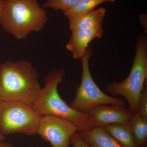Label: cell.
<instances>
[{"instance_id": "obj_1", "label": "cell", "mask_w": 147, "mask_h": 147, "mask_svg": "<svg viewBox=\"0 0 147 147\" xmlns=\"http://www.w3.org/2000/svg\"><path fill=\"white\" fill-rule=\"evenodd\" d=\"M36 69L28 61L0 64V100L32 106L41 90Z\"/></svg>"}, {"instance_id": "obj_2", "label": "cell", "mask_w": 147, "mask_h": 147, "mask_svg": "<svg viewBox=\"0 0 147 147\" xmlns=\"http://www.w3.org/2000/svg\"><path fill=\"white\" fill-rule=\"evenodd\" d=\"M65 71L59 69L51 71L45 79V86L41 88L32 107L41 116H56L71 122L78 131L96 127L89 113H80L67 105L58 93L59 84L63 82Z\"/></svg>"}, {"instance_id": "obj_3", "label": "cell", "mask_w": 147, "mask_h": 147, "mask_svg": "<svg viewBox=\"0 0 147 147\" xmlns=\"http://www.w3.org/2000/svg\"><path fill=\"white\" fill-rule=\"evenodd\" d=\"M47 21V12L38 0H4L1 26L16 39L41 30Z\"/></svg>"}, {"instance_id": "obj_4", "label": "cell", "mask_w": 147, "mask_h": 147, "mask_svg": "<svg viewBox=\"0 0 147 147\" xmlns=\"http://www.w3.org/2000/svg\"><path fill=\"white\" fill-rule=\"evenodd\" d=\"M136 53L130 72L123 82H113L106 85L105 89L113 96H123L128 103L133 115L138 114L140 96L147 79V39L140 34L135 42Z\"/></svg>"}, {"instance_id": "obj_5", "label": "cell", "mask_w": 147, "mask_h": 147, "mask_svg": "<svg viewBox=\"0 0 147 147\" xmlns=\"http://www.w3.org/2000/svg\"><path fill=\"white\" fill-rule=\"evenodd\" d=\"M93 54L88 48L82 58V73L80 86L76 88V96L69 106L80 113H88L98 105H111L126 106L123 98L110 96L103 92L95 83L91 74L89 62Z\"/></svg>"}, {"instance_id": "obj_6", "label": "cell", "mask_w": 147, "mask_h": 147, "mask_svg": "<svg viewBox=\"0 0 147 147\" xmlns=\"http://www.w3.org/2000/svg\"><path fill=\"white\" fill-rule=\"evenodd\" d=\"M42 117L31 105L0 100V133L3 136L15 133L34 135Z\"/></svg>"}, {"instance_id": "obj_7", "label": "cell", "mask_w": 147, "mask_h": 147, "mask_svg": "<svg viewBox=\"0 0 147 147\" xmlns=\"http://www.w3.org/2000/svg\"><path fill=\"white\" fill-rule=\"evenodd\" d=\"M78 131L71 122L56 116H42L36 134L44 141L50 142L52 147H69L70 139Z\"/></svg>"}, {"instance_id": "obj_8", "label": "cell", "mask_w": 147, "mask_h": 147, "mask_svg": "<svg viewBox=\"0 0 147 147\" xmlns=\"http://www.w3.org/2000/svg\"><path fill=\"white\" fill-rule=\"evenodd\" d=\"M88 113L96 127L113 123L128 124L134 115L126 106L109 105H98Z\"/></svg>"}, {"instance_id": "obj_9", "label": "cell", "mask_w": 147, "mask_h": 147, "mask_svg": "<svg viewBox=\"0 0 147 147\" xmlns=\"http://www.w3.org/2000/svg\"><path fill=\"white\" fill-rule=\"evenodd\" d=\"M102 33V25L91 28L73 31L66 48L71 53L74 59H81L86 52L90 42L96 38H101Z\"/></svg>"}, {"instance_id": "obj_10", "label": "cell", "mask_w": 147, "mask_h": 147, "mask_svg": "<svg viewBox=\"0 0 147 147\" xmlns=\"http://www.w3.org/2000/svg\"><path fill=\"white\" fill-rule=\"evenodd\" d=\"M77 133L90 147H123L100 127L78 131Z\"/></svg>"}, {"instance_id": "obj_11", "label": "cell", "mask_w": 147, "mask_h": 147, "mask_svg": "<svg viewBox=\"0 0 147 147\" xmlns=\"http://www.w3.org/2000/svg\"><path fill=\"white\" fill-rule=\"evenodd\" d=\"M106 9L100 7L81 16L67 17L71 31L85 30L102 25Z\"/></svg>"}, {"instance_id": "obj_12", "label": "cell", "mask_w": 147, "mask_h": 147, "mask_svg": "<svg viewBox=\"0 0 147 147\" xmlns=\"http://www.w3.org/2000/svg\"><path fill=\"white\" fill-rule=\"evenodd\" d=\"M102 127L123 147H139L134 141L129 124H110Z\"/></svg>"}, {"instance_id": "obj_13", "label": "cell", "mask_w": 147, "mask_h": 147, "mask_svg": "<svg viewBox=\"0 0 147 147\" xmlns=\"http://www.w3.org/2000/svg\"><path fill=\"white\" fill-rule=\"evenodd\" d=\"M134 141L139 147H144L147 139V119L139 113L133 115L129 123Z\"/></svg>"}, {"instance_id": "obj_14", "label": "cell", "mask_w": 147, "mask_h": 147, "mask_svg": "<svg viewBox=\"0 0 147 147\" xmlns=\"http://www.w3.org/2000/svg\"><path fill=\"white\" fill-rule=\"evenodd\" d=\"M115 1V0H81L74 8L63 13L67 17L81 16L94 10L95 7L100 4Z\"/></svg>"}, {"instance_id": "obj_15", "label": "cell", "mask_w": 147, "mask_h": 147, "mask_svg": "<svg viewBox=\"0 0 147 147\" xmlns=\"http://www.w3.org/2000/svg\"><path fill=\"white\" fill-rule=\"evenodd\" d=\"M81 0H46L41 5L44 9H53L63 12L70 10L78 5Z\"/></svg>"}, {"instance_id": "obj_16", "label": "cell", "mask_w": 147, "mask_h": 147, "mask_svg": "<svg viewBox=\"0 0 147 147\" xmlns=\"http://www.w3.org/2000/svg\"><path fill=\"white\" fill-rule=\"evenodd\" d=\"M145 118L147 119V87H144L140 96L139 113Z\"/></svg>"}, {"instance_id": "obj_17", "label": "cell", "mask_w": 147, "mask_h": 147, "mask_svg": "<svg viewBox=\"0 0 147 147\" xmlns=\"http://www.w3.org/2000/svg\"><path fill=\"white\" fill-rule=\"evenodd\" d=\"M70 144L73 147H90L76 132L71 136Z\"/></svg>"}, {"instance_id": "obj_18", "label": "cell", "mask_w": 147, "mask_h": 147, "mask_svg": "<svg viewBox=\"0 0 147 147\" xmlns=\"http://www.w3.org/2000/svg\"><path fill=\"white\" fill-rule=\"evenodd\" d=\"M139 20L142 26L146 28V21H147V14H142L139 16Z\"/></svg>"}, {"instance_id": "obj_19", "label": "cell", "mask_w": 147, "mask_h": 147, "mask_svg": "<svg viewBox=\"0 0 147 147\" xmlns=\"http://www.w3.org/2000/svg\"><path fill=\"white\" fill-rule=\"evenodd\" d=\"M0 147H14V146L9 142H5L4 140H0Z\"/></svg>"}, {"instance_id": "obj_20", "label": "cell", "mask_w": 147, "mask_h": 147, "mask_svg": "<svg viewBox=\"0 0 147 147\" xmlns=\"http://www.w3.org/2000/svg\"><path fill=\"white\" fill-rule=\"evenodd\" d=\"M4 3V0H0V26H1V18Z\"/></svg>"}, {"instance_id": "obj_21", "label": "cell", "mask_w": 147, "mask_h": 147, "mask_svg": "<svg viewBox=\"0 0 147 147\" xmlns=\"http://www.w3.org/2000/svg\"><path fill=\"white\" fill-rule=\"evenodd\" d=\"M5 136H3L0 133V140H5Z\"/></svg>"}]
</instances>
